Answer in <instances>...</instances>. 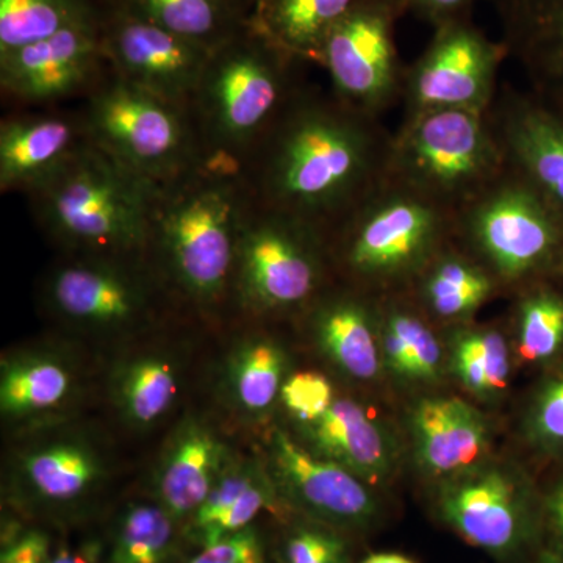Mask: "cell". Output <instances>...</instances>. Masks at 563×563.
I'll return each mask as SVG.
<instances>
[{"label":"cell","instance_id":"obj_19","mask_svg":"<svg viewBox=\"0 0 563 563\" xmlns=\"http://www.w3.org/2000/svg\"><path fill=\"white\" fill-rule=\"evenodd\" d=\"M87 141L80 109L7 114L0 121V191L27 196L60 172Z\"/></svg>","mask_w":563,"mask_h":563},{"label":"cell","instance_id":"obj_8","mask_svg":"<svg viewBox=\"0 0 563 563\" xmlns=\"http://www.w3.org/2000/svg\"><path fill=\"white\" fill-rule=\"evenodd\" d=\"M454 244L499 288L528 287L563 258V221L512 169L455 213Z\"/></svg>","mask_w":563,"mask_h":563},{"label":"cell","instance_id":"obj_26","mask_svg":"<svg viewBox=\"0 0 563 563\" xmlns=\"http://www.w3.org/2000/svg\"><path fill=\"white\" fill-rule=\"evenodd\" d=\"M384 366L410 384H431L443 372V344L409 292L376 298Z\"/></svg>","mask_w":563,"mask_h":563},{"label":"cell","instance_id":"obj_20","mask_svg":"<svg viewBox=\"0 0 563 563\" xmlns=\"http://www.w3.org/2000/svg\"><path fill=\"white\" fill-rule=\"evenodd\" d=\"M407 418L415 462L437 483L490 459V422L459 396H426L410 407Z\"/></svg>","mask_w":563,"mask_h":563},{"label":"cell","instance_id":"obj_15","mask_svg":"<svg viewBox=\"0 0 563 563\" xmlns=\"http://www.w3.org/2000/svg\"><path fill=\"white\" fill-rule=\"evenodd\" d=\"M266 468L282 501L336 531H368L380 518L372 485L339 463L313 454L285 429L266 440Z\"/></svg>","mask_w":563,"mask_h":563},{"label":"cell","instance_id":"obj_28","mask_svg":"<svg viewBox=\"0 0 563 563\" xmlns=\"http://www.w3.org/2000/svg\"><path fill=\"white\" fill-rule=\"evenodd\" d=\"M76 373L49 352H25L2 363L0 412L11 421L38 420L68 406Z\"/></svg>","mask_w":563,"mask_h":563},{"label":"cell","instance_id":"obj_17","mask_svg":"<svg viewBox=\"0 0 563 563\" xmlns=\"http://www.w3.org/2000/svg\"><path fill=\"white\" fill-rule=\"evenodd\" d=\"M507 165L562 218L563 117L544 107L528 91L499 85L488 109Z\"/></svg>","mask_w":563,"mask_h":563},{"label":"cell","instance_id":"obj_25","mask_svg":"<svg viewBox=\"0 0 563 563\" xmlns=\"http://www.w3.org/2000/svg\"><path fill=\"white\" fill-rule=\"evenodd\" d=\"M282 503L265 463L229 459L217 484L190 518L188 533L199 547L250 528L263 510H276Z\"/></svg>","mask_w":563,"mask_h":563},{"label":"cell","instance_id":"obj_32","mask_svg":"<svg viewBox=\"0 0 563 563\" xmlns=\"http://www.w3.org/2000/svg\"><path fill=\"white\" fill-rule=\"evenodd\" d=\"M180 390L179 366L162 352H144L122 362L113 376V396L129 424L146 429L163 420Z\"/></svg>","mask_w":563,"mask_h":563},{"label":"cell","instance_id":"obj_37","mask_svg":"<svg viewBox=\"0 0 563 563\" xmlns=\"http://www.w3.org/2000/svg\"><path fill=\"white\" fill-rule=\"evenodd\" d=\"M526 440L544 454H563V368L544 380L526 412Z\"/></svg>","mask_w":563,"mask_h":563},{"label":"cell","instance_id":"obj_2","mask_svg":"<svg viewBox=\"0 0 563 563\" xmlns=\"http://www.w3.org/2000/svg\"><path fill=\"white\" fill-rule=\"evenodd\" d=\"M251 198L240 172L202 163L158 185L146 258L177 303L214 314L231 306Z\"/></svg>","mask_w":563,"mask_h":563},{"label":"cell","instance_id":"obj_7","mask_svg":"<svg viewBox=\"0 0 563 563\" xmlns=\"http://www.w3.org/2000/svg\"><path fill=\"white\" fill-rule=\"evenodd\" d=\"M333 282L324 233L251 202L236 251L231 309L254 320L301 314Z\"/></svg>","mask_w":563,"mask_h":563},{"label":"cell","instance_id":"obj_5","mask_svg":"<svg viewBox=\"0 0 563 563\" xmlns=\"http://www.w3.org/2000/svg\"><path fill=\"white\" fill-rule=\"evenodd\" d=\"M454 217L387 177L325 233L335 279L373 298L409 291L454 243Z\"/></svg>","mask_w":563,"mask_h":563},{"label":"cell","instance_id":"obj_29","mask_svg":"<svg viewBox=\"0 0 563 563\" xmlns=\"http://www.w3.org/2000/svg\"><path fill=\"white\" fill-rule=\"evenodd\" d=\"M288 376V355L279 340L265 332L247 333L225 363V396L236 413L261 420L280 401Z\"/></svg>","mask_w":563,"mask_h":563},{"label":"cell","instance_id":"obj_23","mask_svg":"<svg viewBox=\"0 0 563 563\" xmlns=\"http://www.w3.org/2000/svg\"><path fill=\"white\" fill-rule=\"evenodd\" d=\"M107 476L101 451L79 433L36 440L16 462L22 493L44 506H69L91 495Z\"/></svg>","mask_w":563,"mask_h":563},{"label":"cell","instance_id":"obj_39","mask_svg":"<svg viewBox=\"0 0 563 563\" xmlns=\"http://www.w3.org/2000/svg\"><path fill=\"white\" fill-rule=\"evenodd\" d=\"M333 401L331 380L317 372L290 374L280 393V402L295 417L296 424L320 420Z\"/></svg>","mask_w":563,"mask_h":563},{"label":"cell","instance_id":"obj_16","mask_svg":"<svg viewBox=\"0 0 563 563\" xmlns=\"http://www.w3.org/2000/svg\"><path fill=\"white\" fill-rule=\"evenodd\" d=\"M101 29L113 74L190 110L211 51L114 5Z\"/></svg>","mask_w":563,"mask_h":563},{"label":"cell","instance_id":"obj_44","mask_svg":"<svg viewBox=\"0 0 563 563\" xmlns=\"http://www.w3.org/2000/svg\"><path fill=\"white\" fill-rule=\"evenodd\" d=\"M52 563H95L90 555L63 547L52 554Z\"/></svg>","mask_w":563,"mask_h":563},{"label":"cell","instance_id":"obj_36","mask_svg":"<svg viewBox=\"0 0 563 563\" xmlns=\"http://www.w3.org/2000/svg\"><path fill=\"white\" fill-rule=\"evenodd\" d=\"M174 518L161 504H133L114 536L110 563H165L172 551Z\"/></svg>","mask_w":563,"mask_h":563},{"label":"cell","instance_id":"obj_30","mask_svg":"<svg viewBox=\"0 0 563 563\" xmlns=\"http://www.w3.org/2000/svg\"><path fill=\"white\" fill-rule=\"evenodd\" d=\"M111 5L214 51L250 24L247 0H111Z\"/></svg>","mask_w":563,"mask_h":563},{"label":"cell","instance_id":"obj_21","mask_svg":"<svg viewBox=\"0 0 563 563\" xmlns=\"http://www.w3.org/2000/svg\"><path fill=\"white\" fill-rule=\"evenodd\" d=\"M512 60L537 101L563 117V0H487Z\"/></svg>","mask_w":563,"mask_h":563},{"label":"cell","instance_id":"obj_10","mask_svg":"<svg viewBox=\"0 0 563 563\" xmlns=\"http://www.w3.org/2000/svg\"><path fill=\"white\" fill-rule=\"evenodd\" d=\"M41 290L52 317L95 335L146 331L177 303L146 257L65 255Z\"/></svg>","mask_w":563,"mask_h":563},{"label":"cell","instance_id":"obj_12","mask_svg":"<svg viewBox=\"0 0 563 563\" xmlns=\"http://www.w3.org/2000/svg\"><path fill=\"white\" fill-rule=\"evenodd\" d=\"M435 512L466 543L496 559L523 551L536 529L528 477L512 463L492 457L439 483Z\"/></svg>","mask_w":563,"mask_h":563},{"label":"cell","instance_id":"obj_40","mask_svg":"<svg viewBox=\"0 0 563 563\" xmlns=\"http://www.w3.org/2000/svg\"><path fill=\"white\" fill-rule=\"evenodd\" d=\"M190 563H268L261 536L252 526L201 548Z\"/></svg>","mask_w":563,"mask_h":563},{"label":"cell","instance_id":"obj_45","mask_svg":"<svg viewBox=\"0 0 563 563\" xmlns=\"http://www.w3.org/2000/svg\"><path fill=\"white\" fill-rule=\"evenodd\" d=\"M361 563H417L407 555L398 553H376L363 559Z\"/></svg>","mask_w":563,"mask_h":563},{"label":"cell","instance_id":"obj_27","mask_svg":"<svg viewBox=\"0 0 563 563\" xmlns=\"http://www.w3.org/2000/svg\"><path fill=\"white\" fill-rule=\"evenodd\" d=\"M498 290L490 274L453 243L426 266L407 292L429 320L457 325L472 320Z\"/></svg>","mask_w":563,"mask_h":563},{"label":"cell","instance_id":"obj_11","mask_svg":"<svg viewBox=\"0 0 563 563\" xmlns=\"http://www.w3.org/2000/svg\"><path fill=\"white\" fill-rule=\"evenodd\" d=\"M404 14L399 0H357L336 22L318 63L336 98L376 118L402 102L407 66L396 46V25Z\"/></svg>","mask_w":563,"mask_h":563},{"label":"cell","instance_id":"obj_35","mask_svg":"<svg viewBox=\"0 0 563 563\" xmlns=\"http://www.w3.org/2000/svg\"><path fill=\"white\" fill-rule=\"evenodd\" d=\"M515 318V343L525 362L550 361L563 347V296L550 285H528Z\"/></svg>","mask_w":563,"mask_h":563},{"label":"cell","instance_id":"obj_24","mask_svg":"<svg viewBox=\"0 0 563 563\" xmlns=\"http://www.w3.org/2000/svg\"><path fill=\"white\" fill-rule=\"evenodd\" d=\"M229 459L228 448L210 424L198 418L185 421L174 433L155 474L157 503L176 521L191 518Z\"/></svg>","mask_w":563,"mask_h":563},{"label":"cell","instance_id":"obj_18","mask_svg":"<svg viewBox=\"0 0 563 563\" xmlns=\"http://www.w3.org/2000/svg\"><path fill=\"white\" fill-rule=\"evenodd\" d=\"M299 317L318 350L344 377L372 383L383 373L376 298L333 282Z\"/></svg>","mask_w":563,"mask_h":563},{"label":"cell","instance_id":"obj_42","mask_svg":"<svg viewBox=\"0 0 563 563\" xmlns=\"http://www.w3.org/2000/svg\"><path fill=\"white\" fill-rule=\"evenodd\" d=\"M49 540L44 533L29 531L2 551L0 563H52Z\"/></svg>","mask_w":563,"mask_h":563},{"label":"cell","instance_id":"obj_48","mask_svg":"<svg viewBox=\"0 0 563 563\" xmlns=\"http://www.w3.org/2000/svg\"><path fill=\"white\" fill-rule=\"evenodd\" d=\"M98 2L102 3V5H107V7L111 5V0H98Z\"/></svg>","mask_w":563,"mask_h":563},{"label":"cell","instance_id":"obj_3","mask_svg":"<svg viewBox=\"0 0 563 563\" xmlns=\"http://www.w3.org/2000/svg\"><path fill=\"white\" fill-rule=\"evenodd\" d=\"M303 65L251 20L211 51L190 103L203 163L240 172L282 110L306 87Z\"/></svg>","mask_w":563,"mask_h":563},{"label":"cell","instance_id":"obj_22","mask_svg":"<svg viewBox=\"0 0 563 563\" xmlns=\"http://www.w3.org/2000/svg\"><path fill=\"white\" fill-rule=\"evenodd\" d=\"M296 426L307 450L339 463L372 487L391 479L401 462V446L391 429L354 399L335 398L320 420Z\"/></svg>","mask_w":563,"mask_h":563},{"label":"cell","instance_id":"obj_31","mask_svg":"<svg viewBox=\"0 0 563 563\" xmlns=\"http://www.w3.org/2000/svg\"><path fill=\"white\" fill-rule=\"evenodd\" d=\"M357 0H263L251 24L303 63H320L329 33Z\"/></svg>","mask_w":563,"mask_h":563},{"label":"cell","instance_id":"obj_46","mask_svg":"<svg viewBox=\"0 0 563 563\" xmlns=\"http://www.w3.org/2000/svg\"><path fill=\"white\" fill-rule=\"evenodd\" d=\"M536 563H563V548L558 547L554 550L543 551Z\"/></svg>","mask_w":563,"mask_h":563},{"label":"cell","instance_id":"obj_13","mask_svg":"<svg viewBox=\"0 0 563 563\" xmlns=\"http://www.w3.org/2000/svg\"><path fill=\"white\" fill-rule=\"evenodd\" d=\"M506 60L501 41L488 38L473 20L433 29L431 43L407 66L404 117L440 109H490Z\"/></svg>","mask_w":563,"mask_h":563},{"label":"cell","instance_id":"obj_47","mask_svg":"<svg viewBox=\"0 0 563 563\" xmlns=\"http://www.w3.org/2000/svg\"><path fill=\"white\" fill-rule=\"evenodd\" d=\"M252 7L258 5V3L263 2V0H247Z\"/></svg>","mask_w":563,"mask_h":563},{"label":"cell","instance_id":"obj_14","mask_svg":"<svg viewBox=\"0 0 563 563\" xmlns=\"http://www.w3.org/2000/svg\"><path fill=\"white\" fill-rule=\"evenodd\" d=\"M102 20L0 55V91L18 109H60L81 102L111 74Z\"/></svg>","mask_w":563,"mask_h":563},{"label":"cell","instance_id":"obj_41","mask_svg":"<svg viewBox=\"0 0 563 563\" xmlns=\"http://www.w3.org/2000/svg\"><path fill=\"white\" fill-rule=\"evenodd\" d=\"M406 13L428 22L433 29L451 22L473 20L476 0H399Z\"/></svg>","mask_w":563,"mask_h":563},{"label":"cell","instance_id":"obj_9","mask_svg":"<svg viewBox=\"0 0 563 563\" xmlns=\"http://www.w3.org/2000/svg\"><path fill=\"white\" fill-rule=\"evenodd\" d=\"M88 140L155 185L202 165L190 110L111 74L81 102Z\"/></svg>","mask_w":563,"mask_h":563},{"label":"cell","instance_id":"obj_4","mask_svg":"<svg viewBox=\"0 0 563 563\" xmlns=\"http://www.w3.org/2000/svg\"><path fill=\"white\" fill-rule=\"evenodd\" d=\"M157 190L88 140L27 199L33 218L65 255L146 257Z\"/></svg>","mask_w":563,"mask_h":563},{"label":"cell","instance_id":"obj_43","mask_svg":"<svg viewBox=\"0 0 563 563\" xmlns=\"http://www.w3.org/2000/svg\"><path fill=\"white\" fill-rule=\"evenodd\" d=\"M544 514H547L548 523L558 536L559 547L563 548V481L555 485L544 499Z\"/></svg>","mask_w":563,"mask_h":563},{"label":"cell","instance_id":"obj_38","mask_svg":"<svg viewBox=\"0 0 563 563\" xmlns=\"http://www.w3.org/2000/svg\"><path fill=\"white\" fill-rule=\"evenodd\" d=\"M285 563H351L342 533L317 521L296 525L284 547Z\"/></svg>","mask_w":563,"mask_h":563},{"label":"cell","instance_id":"obj_1","mask_svg":"<svg viewBox=\"0 0 563 563\" xmlns=\"http://www.w3.org/2000/svg\"><path fill=\"white\" fill-rule=\"evenodd\" d=\"M393 132L383 118L307 84L244 162L251 202L328 233L387 179Z\"/></svg>","mask_w":563,"mask_h":563},{"label":"cell","instance_id":"obj_33","mask_svg":"<svg viewBox=\"0 0 563 563\" xmlns=\"http://www.w3.org/2000/svg\"><path fill=\"white\" fill-rule=\"evenodd\" d=\"M107 10L98 0H0V55L101 21Z\"/></svg>","mask_w":563,"mask_h":563},{"label":"cell","instance_id":"obj_34","mask_svg":"<svg viewBox=\"0 0 563 563\" xmlns=\"http://www.w3.org/2000/svg\"><path fill=\"white\" fill-rule=\"evenodd\" d=\"M465 324L455 325L450 333V366L466 390L490 401L509 387V343L498 329Z\"/></svg>","mask_w":563,"mask_h":563},{"label":"cell","instance_id":"obj_6","mask_svg":"<svg viewBox=\"0 0 563 563\" xmlns=\"http://www.w3.org/2000/svg\"><path fill=\"white\" fill-rule=\"evenodd\" d=\"M507 172L488 110L422 111L393 132L388 179L453 214Z\"/></svg>","mask_w":563,"mask_h":563}]
</instances>
